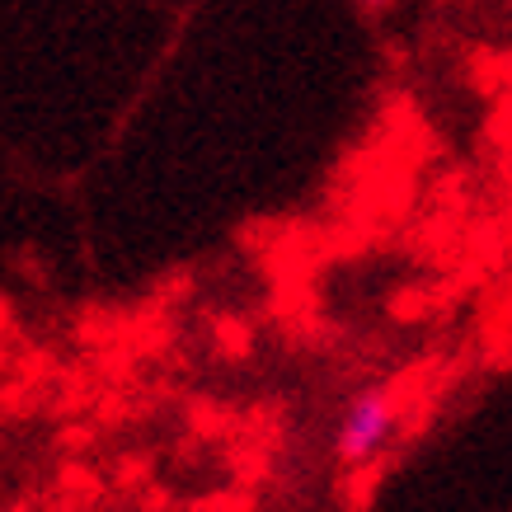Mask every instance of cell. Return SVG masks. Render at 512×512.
<instances>
[{
    "label": "cell",
    "mask_w": 512,
    "mask_h": 512,
    "mask_svg": "<svg viewBox=\"0 0 512 512\" xmlns=\"http://www.w3.org/2000/svg\"><path fill=\"white\" fill-rule=\"evenodd\" d=\"M390 428H395V404H390V390L386 386H372L353 395L348 409H343V423H339V437H334V456L343 466H367L381 456V447L390 442Z\"/></svg>",
    "instance_id": "1"
},
{
    "label": "cell",
    "mask_w": 512,
    "mask_h": 512,
    "mask_svg": "<svg viewBox=\"0 0 512 512\" xmlns=\"http://www.w3.org/2000/svg\"><path fill=\"white\" fill-rule=\"evenodd\" d=\"M357 5H367V10H386L390 0H357Z\"/></svg>",
    "instance_id": "2"
}]
</instances>
